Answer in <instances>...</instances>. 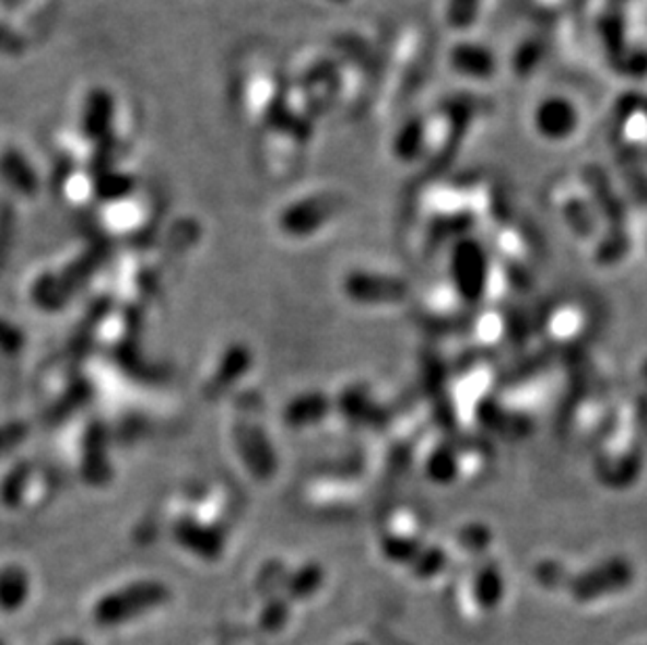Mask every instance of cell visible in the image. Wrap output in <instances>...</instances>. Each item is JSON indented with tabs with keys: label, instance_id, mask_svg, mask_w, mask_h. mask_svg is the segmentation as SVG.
<instances>
[{
	"label": "cell",
	"instance_id": "8",
	"mask_svg": "<svg viewBox=\"0 0 647 645\" xmlns=\"http://www.w3.org/2000/svg\"><path fill=\"white\" fill-rule=\"evenodd\" d=\"M25 597L24 578L4 576L0 578V603L4 608H17Z\"/></svg>",
	"mask_w": 647,
	"mask_h": 645
},
{
	"label": "cell",
	"instance_id": "4",
	"mask_svg": "<svg viewBox=\"0 0 647 645\" xmlns=\"http://www.w3.org/2000/svg\"><path fill=\"white\" fill-rule=\"evenodd\" d=\"M450 66L461 75L473 80H489L497 72V59L493 50L475 43H461L450 52Z\"/></svg>",
	"mask_w": 647,
	"mask_h": 645
},
{
	"label": "cell",
	"instance_id": "3",
	"mask_svg": "<svg viewBox=\"0 0 647 645\" xmlns=\"http://www.w3.org/2000/svg\"><path fill=\"white\" fill-rule=\"evenodd\" d=\"M580 125V114L566 97H548L541 101L534 112V128L548 141L570 139Z\"/></svg>",
	"mask_w": 647,
	"mask_h": 645
},
{
	"label": "cell",
	"instance_id": "5",
	"mask_svg": "<svg viewBox=\"0 0 647 645\" xmlns=\"http://www.w3.org/2000/svg\"><path fill=\"white\" fill-rule=\"evenodd\" d=\"M397 153L404 160H413L425 150V120L424 118H411L404 122L397 137H395Z\"/></svg>",
	"mask_w": 647,
	"mask_h": 645
},
{
	"label": "cell",
	"instance_id": "10",
	"mask_svg": "<svg viewBox=\"0 0 647 645\" xmlns=\"http://www.w3.org/2000/svg\"><path fill=\"white\" fill-rule=\"evenodd\" d=\"M55 645H84L82 642H75V640H59Z\"/></svg>",
	"mask_w": 647,
	"mask_h": 645
},
{
	"label": "cell",
	"instance_id": "1",
	"mask_svg": "<svg viewBox=\"0 0 647 645\" xmlns=\"http://www.w3.org/2000/svg\"><path fill=\"white\" fill-rule=\"evenodd\" d=\"M118 130V101L109 89L95 86L86 93L78 114L80 139L97 151L114 150Z\"/></svg>",
	"mask_w": 647,
	"mask_h": 645
},
{
	"label": "cell",
	"instance_id": "6",
	"mask_svg": "<svg viewBox=\"0 0 647 645\" xmlns=\"http://www.w3.org/2000/svg\"><path fill=\"white\" fill-rule=\"evenodd\" d=\"M0 173L7 180H15V183H24V187L30 185V189L34 187V171L27 164L25 155H22L17 150H7L0 155Z\"/></svg>",
	"mask_w": 647,
	"mask_h": 645
},
{
	"label": "cell",
	"instance_id": "2",
	"mask_svg": "<svg viewBox=\"0 0 647 645\" xmlns=\"http://www.w3.org/2000/svg\"><path fill=\"white\" fill-rule=\"evenodd\" d=\"M166 591L157 585H139L116 596L105 597L95 608V619L101 624H118L148 612L153 606L162 603Z\"/></svg>",
	"mask_w": 647,
	"mask_h": 645
},
{
	"label": "cell",
	"instance_id": "9",
	"mask_svg": "<svg viewBox=\"0 0 647 645\" xmlns=\"http://www.w3.org/2000/svg\"><path fill=\"white\" fill-rule=\"evenodd\" d=\"M541 50H537V45H530V47H526V49L520 52V59H518V70L520 72H528L530 68L534 70V66L539 63V59H541Z\"/></svg>",
	"mask_w": 647,
	"mask_h": 645
},
{
	"label": "cell",
	"instance_id": "7",
	"mask_svg": "<svg viewBox=\"0 0 647 645\" xmlns=\"http://www.w3.org/2000/svg\"><path fill=\"white\" fill-rule=\"evenodd\" d=\"M482 0H447V24L452 30H468L478 20Z\"/></svg>",
	"mask_w": 647,
	"mask_h": 645
}]
</instances>
